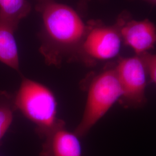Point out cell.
Returning <instances> with one entry per match:
<instances>
[{
  "instance_id": "cell-1",
  "label": "cell",
  "mask_w": 156,
  "mask_h": 156,
  "mask_svg": "<svg viewBox=\"0 0 156 156\" xmlns=\"http://www.w3.org/2000/svg\"><path fill=\"white\" fill-rule=\"evenodd\" d=\"M16 109L37 126L46 138L64 124L57 118V102L53 93L45 85L24 78L14 97Z\"/></svg>"
},
{
  "instance_id": "cell-2",
  "label": "cell",
  "mask_w": 156,
  "mask_h": 156,
  "mask_svg": "<svg viewBox=\"0 0 156 156\" xmlns=\"http://www.w3.org/2000/svg\"><path fill=\"white\" fill-rule=\"evenodd\" d=\"M122 96L115 67L95 76L90 84L83 114L74 133L79 137L86 135Z\"/></svg>"
},
{
  "instance_id": "cell-3",
  "label": "cell",
  "mask_w": 156,
  "mask_h": 156,
  "mask_svg": "<svg viewBox=\"0 0 156 156\" xmlns=\"http://www.w3.org/2000/svg\"><path fill=\"white\" fill-rule=\"evenodd\" d=\"M122 90L120 99L123 106L139 108L146 102L145 89L148 75L140 56L120 58L115 67Z\"/></svg>"
},
{
  "instance_id": "cell-4",
  "label": "cell",
  "mask_w": 156,
  "mask_h": 156,
  "mask_svg": "<svg viewBox=\"0 0 156 156\" xmlns=\"http://www.w3.org/2000/svg\"><path fill=\"white\" fill-rule=\"evenodd\" d=\"M45 27L56 43L67 46L75 45L82 39L85 27L72 9L58 4H50L44 12Z\"/></svg>"
},
{
  "instance_id": "cell-5",
  "label": "cell",
  "mask_w": 156,
  "mask_h": 156,
  "mask_svg": "<svg viewBox=\"0 0 156 156\" xmlns=\"http://www.w3.org/2000/svg\"><path fill=\"white\" fill-rule=\"evenodd\" d=\"M125 14L124 11L113 26L97 27L90 31L82 46L86 56L93 60L104 61L119 55L122 42L120 27Z\"/></svg>"
},
{
  "instance_id": "cell-6",
  "label": "cell",
  "mask_w": 156,
  "mask_h": 156,
  "mask_svg": "<svg viewBox=\"0 0 156 156\" xmlns=\"http://www.w3.org/2000/svg\"><path fill=\"white\" fill-rule=\"evenodd\" d=\"M120 34L124 44L140 56L153 49L156 44V26L149 19L136 21L131 19L126 12L120 27Z\"/></svg>"
},
{
  "instance_id": "cell-7",
  "label": "cell",
  "mask_w": 156,
  "mask_h": 156,
  "mask_svg": "<svg viewBox=\"0 0 156 156\" xmlns=\"http://www.w3.org/2000/svg\"><path fill=\"white\" fill-rule=\"evenodd\" d=\"M79 138L62 125L46 140L40 156H82Z\"/></svg>"
},
{
  "instance_id": "cell-8",
  "label": "cell",
  "mask_w": 156,
  "mask_h": 156,
  "mask_svg": "<svg viewBox=\"0 0 156 156\" xmlns=\"http://www.w3.org/2000/svg\"><path fill=\"white\" fill-rule=\"evenodd\" d=\"M15 28L0 17V62L18 71L19 54L13 35Z\"/></svg>"
},
{
  "instance_id": "cell-9",
  "label": "cell",
  "mask_w": 156,
  "mask_h": 156,
  "mask_svg": "<svg viewBox=\"0 0 156 156\" xmlns=\"http://www.w3.org/2000/svg\"><path fill=\"white\" fill-rule=\"evenodd\" d=\"M29 11L30 6L25 0H0V17L15 28Z\"/></svg>"
},
{
  "instance_id": "cell-10",
  "label": "cell",
  "mask_w": 156,
  "mask_h": 156,
  "mask_svg": "<svg viewBox=\"0 0 156 156\" xmlns=\"http://www.w3.org/2000/svg\"><path fill=\"white\" fill-rule=\"evenodd\" d=\"M14 98L6 93H0V142L11 126L16 110Z\"/></svg>"
},
{
  "instance_id": "cell-11",
  "label": "cell",
  "mask_w": 156,
  "mask_h": 156,
  "mask_svg": "<svg viewBox=\"0 0 156 156\" xmlns=\"http://www.w3.org/2000/svg\"><path fill=\"white\" fill-rule=\"evenodd\" d=\"M140 56L145 64L151 81L156 84V54L146 52Z\"/></svg>"
},
{
  "instance_id": "cell-12",
  "label": "cell",
  "mask_w": 156,
  "mask_h": 156,
  "mask_svg": "<svg viewBox=\"0 0 156 156\" xmlns=\"http://www.w3.org/2000/svg\"><path fill=\"white\" fill-rule=\"evenodd\" d=\"M142 1H144L153 5H156V0H142Z\"/></svg>"
}]
</instances>
